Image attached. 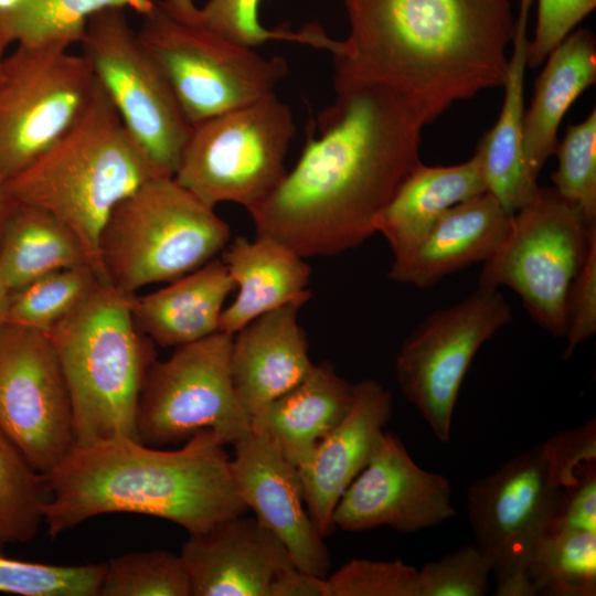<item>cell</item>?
<instances>
[{"label":"cell","instance_id":"cell-1","mask_svg":"<svg viewBox=\"0 0 596 596\" xmlns=\"http://www.w3.org/2000/svg\"><path fill=\"white\" fill-rule=\"evenodd\" d=\"M336 98L308 126L294 168L249 211L256 235L299 256L337 255L375 234V221L421 163L425 126L391 88L334 79Z\"/></svg>","mask_w":596,"mask_h":596},{"label":"cell","instance_id":"cell-2","mask_svg":"<svg viewBox=\"0 0 596 596\" xmlns=\"http://www.w3.org/2000/svg\"><path fill=\"white\" fill-rule=\"evenodd\" d=\"M349 34L334 79L384 85L424 124L503 84L515 21L509 0H344Z\"/></svg>","mask_w":596,"mask_h":596},{"label":"cell","instance_id":"cell-3","mask_svg":"<svg viewBox=\"0 0 596 596\" xmlns=\"http://www.w3.org/2000/svg\"><path fill=\"white\" fill-rule=\"evenodd\" d=\"M212 430H201L175 450L117 436L74 444L43 475L47 533L55 538L106 513H139L173 522L189 534L245 514L231 457Z\"/></svg>","mask_w":596,"mask_h":596},{"label":"cell","instance_id":"cell-4","mask_svg":"<svg viewBox=\"0 0 596 596\" xmlns=\"http://www.w3.org/2000/svg\"><path fill=\"white\" fill-rule=\"evenodd\" d=\"M157 177L161 175L97 82L81 118L7 179L6 189L15 203L41 207L70 226L104 281L98 244L108 216L121 200Z\"/></svg>","mask_w":596,"mask_h":596},{"label":"cell","instance_id":"cell-5","mask_svg":"<svg viewBox=\"0 0 596 596\" xmlns=\"http://www.w3.org/2000/svg\"><path fill=\"white\" fill-rule=\"evenodd\" d=\"M596 459V424L554 435L476 480L467 491L475 544L496 577L497 596H534L528 567L561 492Z\"/></svg>","mask_w":596,"mask_h":596},{"label":"cell","instance_id":"cell-6","mask_svg":"<svg viewBox=\"0 0 596 596\" xmlns=\"http://www.w3.org/2000/svg\"><path fill=\"white\" fill-rule=\"evenodd\" d=\"M131 297L99 280L47 333L65 377L75 444L117 436L137 439L138 400L157 359L155 343L134 319Z\"/></svg>","mask_w":596,"mask_h":596},{"label":"cell","instance_id":"cell-7","mask_svg":"<svg viewBox=\"0 0 596 596\" xmlns=\"http://www.w3.org/2000/svg\"><path fill=\"white\" fill-rule=\"evenodd\" d=\"M230 226L172 177H157L121 200L99 236L104 281L135 295L178 279L226 245Z\"/></svg>","mask_w":596,"mask_h":596},{"label":"cell","instance_id":"cell-8","mask_svg":"<svg viewBox=\"0 0 596 596\" xmlns=\"http://www.w3.org/2000/svg\"><path fill=\"white\" fill-rule=\"evenodd\" d=\"M295 132L289 106L269 94L193 125L172 178L212 209L233 202L249 212L285 177Z\"/></svg>","mask_w":596,"mask_h":596},{"label":"cell","instance_id":"cell-9","mask_svg":"<svg viewBox=\"0 0 596 596\" xmlns=\"http://www.w3.org/2000/svg\"><path fill=\"white\" fill-rule=\"evenodd\" d=\"M595 238L596 223L578 205L554 188H539L511 215L501 244L483 262L478 287L511 288L540 327L564 337L566 294Z\"/></svg>","mask_w":596,"mask_h":596},{"label":"cell","instance_id":"cell-10","mask_svg":"<svg viewBox=\"0 0 596 596\" xmlns=\"http://www.w3.org/2000/svg\"><path fill=\"white\" fill-rule=\"evenodd\" d=\"M142 18L138 39L191 126L275 93L288 73L283 56L260 55L203 25L182 22L159 1Z\"/></svg>","mask_w":596,"mask_h":596},{"label":"cell","instance_id":"cell-11","mask_svg":"<svg viewBox=\"0 0 596 596\" xmlns=\"http://www.w3.org/2000/svg\"><path fill=\"white\" fill-rule=\"evenodd\" d=\"M232 341L233 334L217 331L151 364L136 412L139 441L160 448L207 429L233 445L251 432L232 381Z\"/></svg>","mask_w":596,"mask_h":596},{"label":"cell","instance_id":"cell-12","mask_svg":"<svg viewBox=\"0 0 596 596\" xmlns=\"http://www.w3.org/2000/svg\"><path fill=\"white\" fill-rule=\"evenodd\" d=\"M64 44H17L0 63V174L7 180L54 145L85 113L96 77Z\"/></svg>","mask_w":596,"mask_h":596},{"label":"cell","instance_id":"cell-13","mask_svg":"<svg viewBox=\"0 0 596 596\" xmlns=\"http://www.w3.org/2000/svg\"><path fill=\"white\" fill-rule=\"evenodd\" d=\"M125 10L94 14L79 42L81 54L158 173L173 177L192 126Z\"/></svg>","mask_w":596,"mask_h":596},{"label":"cell","instance_id":"cell-14","mask_svg":"<svg viewBox=\"0 0 596 596\" xmlns=\"http://www.w3.org/2000/svg\"><path fill=\"white\" fill-rule=\"evenodd\" d=\"M512 319L499 289L480 288L427 317L403 342L395 362L396 382L441 443L470 363L498 330Z\"/></svg>","mask_w":596,"mask_h":596},{"label":"cell","instance_id":"cell-15","mask_svg":"<svg viewBox=\"0 0 596 596\" xmlns=\"http://www.w3.org/2000/svg\"><path fill=\"white\" fill-rule=\"evenodd\" d=\"M0 430L42 475L75 444L71 400L50 336L0 323Z\"/></svg>","mask_w":596,"mask_h":596},{"label":"cell","instance_id":"cell-16","mask_svg":"<svg viewBox=\"0 0 596 596\" xmlns=\"http://www.w3.org/2000/svg\"><path fill=\"white\" fill-rule=\"evenodd\" d=\"M448 479L421 468L400 437L384 432L368 465L339 499L332 524L347 532L390 526L402 533L455 515Z\"/></svg>","mask_w":596,"mask_h":596},{"label":"cell","instance_id":"cell-17","mask_svg":"<svg viewBox=\"0 0 596 596\" xmlns=\"http://www.w3.org/2000/svg\"><path fill=\"white\" fill-rule=\"evenodd\" d=\"M233 447L232 471L248 510L283 542L297 568L327 577L330 552L307 510L297 467L252 429Z\"/></svg>","mask_w":596,"mask_h":596},{"label":"cell","instance_id":"cell-18","mask_svg":"<svg viewBox=\"0 0 596 596\" xmlns=\"http://www.w3.org/2000/svg\"><path fill=\"white\" fill-rule=\"evenodd\" d=\"M180 556L192 596H269L275 577L295 566L283 542L245 514L189 534Z\"/></svg>","mask_w":596,"mask_h":596},{"label":"cell","instance_id":"cell-19","mask_svg":"<svg viewBox=\"0 0 596 596\" xmlns=\"http://www.w3.org/2000/svg\"><path fill=\"white\" fill-rule=\"evenodd\" d=\"M392 409V394L377 381L355 383L349 412L298 469L307 510L323 538L333 532V510L371 459Z\"/></svg>","mask_w":596,"mask_h":596},{"label":"cell","instance_id":"cell-20","mask_svg":"<svg viewBox=\"0 0 596 596\" xmlns=\"http://www.w3.org/2000/svg\"><path fill=\"white\" fill-rule=\"evenodd\" d=\"M302 305L290 302L270 310L233 334L232 381L251 417L300 383L315 366L298 322Z\"/></svg>","mask_w":596,"mask_h":596},{"label":"cell","instance_id":"cell-21","mask_svg":"<svg viewBox=\"0 0 596 596\" xmlns=\"http://www.w3.org/2000/svg\"><path fill=\"white\" fill-rule=\"evenodd\" d=\"M510 219L490 192L458 203L418 244L394 257L387 276L396 283L425 288L475 263L486 262L501 244Z\"/></svg>","mask_w":596,"mask_h":596},{"label":"cell","instance_id":"cell-22","mask_svg":"<svg viewBox=\"0 0 596 596\" xmlns=\"http://www.w3.org/2000/svg\"><path fill=\"white\" fill-rule=\"evenodd\" d=\"M533 0H521L503 81L504 97L493 127L480 140V159L487 190L510 215L528 204L539 190L523 153L524 76L528 66V20Z\"/></svg>","mask_w":596,"mask_h":596},{"label":"cell","instance_id":"cell-23","mask_svg":"<svg viewBox=\"0 0 596 596\" xmlns=\"http://www.w3.org/2000/svg\"><path fill=\"white\" fill-rule=\"evenodd\" d=\"M354 384L329 362L315 364L296 386L251 417V429L269 439L297 469L349 412Z\"/></svg>","mask_w":596,"mask_h":596},{"label":"cell","instance_id":"cell-24","mask_svg":"<svg viewBox=\"0 0 596 596\" xmlns=\"http://www.w3.org/2000/svg\"><path fill=\"white\" fill-rule=\"evenodd\" d=\"M222 260L238 294L221 312V332L235 334L263 313L290 302L305 305L310 298V267L304 257L273 237H236Z\"/></svg>","mask_w":596,"mask_h":596},{"label":"cell","instance_id":"cell-25","mask_svg":"<svg viewBox=\"0 0 596 596\" xmlns=\"http://www.w3.org/2000/svg\"><path fill=\"white\" fill-rule=\"evenodd\" d=\"M234 288L224 262L211 259L157 291L132 295L131 312L155 344L177 348L219 331L224 301Z\"/></svg>","mask_w":596,"mask_h":596},{"label":"cell","instance_id":"cell-26","mask_svg":"<svg viewBox=\"0 0 596 596\" xmlns=\"http://www.w3.org/2000/svg\"><path fill=\"white\" fill-rule=\"evenodd\" d=\"M488 192L480 159L454 166L413 169L375 221V233L389 243L393 257L418 244L453 206Z\"/></svg>","mask_w":596,"mask_h":596},{"label":"cell","instance_id":"cell-27","mask_svg":"<svg viewBox=\"0 0 596 596\" xmlns=\"http://www.w3.org/2000/svg\"><path fill=\"white\" fill-rule=\"evenodd\" d=\"M523 117V153L538 179L555 153L560 124L577 97L596 82V42L590 31H572L546 57Z\"/></svg>","mask_w":596,"mask_h":596},{"label":"cell","instance_id":"cell-28","mask_svg":"<svg viewBox=\"0 0 596 596\" xmlns=\"http://www.w3.org/2000/svg\"><path fill=\"white\" fill-rule=\"evenodd\" d=\"M79 265L89 266L70 226L41 207L15 204L0 241V274L11 291Z\"/></svg>","mask_w":596,"mask_h":596},{"label":"cell","instance_id":"cell-29","mask_svg":"<svg viewBox=\"0 0 596 596\" xmlns=\"http://www.w3.org/2000/svg\"><path fill=\"white\" fill-rule=\"evenodd\" d=\"M156 0H22L0 14V30L9 44H79L88 20L99 11L130 9L149 13Z\"/></svg>","mask_w":596,"mask_h":596},{"label":"cell","instance_id":"cell-30","mask_svg":"<svg viewBox=\"0 0 596 596\" xmlns=\"http://www.w3.org/2000/svg\"><path fill=\"white\" fill-rule=\"evenodd\" d=\"M528 577L535 595H596V532L547 530L536 543Z\"/></svg>","mask_w":596,"mask_h":596},{"label":"cell","instance_id":"cell-31","mask_svg":"<svg viewBox=\"0 0 596 596\" xmlns=\"http://www.w3.org/2000/svg\"><path fill=\"white\" fill-rule=\"evenodd\" d=\"M47 499L44 476L0 430V551L36 535Z\"/></svg>","mask_w":596,"mask_h":596},{"label":"cell","instance_id":"cell-32","mask_svg":"<svg viewBox=\"0 0 596 596\" xmlns=\"http://www.w3.org/2000/svg\"><path fill=\"white\" fill-rule=\"evenodd\" d=\"M100 279L88 265L56 270L12 290L3 322L49 333Z\"/></svg>","mask_w":596,"mask_h":596},{"label":"cell","instance_id":"cell-33","mask_svg":"<svg viewBox=\"0 0 596 596\" xmlns=\"http://www.w3.org/2000/svg\"><path fill=\"white\" fill-rule=\"evenodd\" d=\"M99 596H192V588L180 554L151 550L110 558Z\"/></svg>","mask_w":596,"mask_h":596},{"label":"cell","instance_id":"cell-34","mask_svg":"<svg viewBox=\"0 0 596 596\" xmlns=\"http://www.w3.org/2000/svg\"><path fill=\"white\" fill-rule=\"evenodd\" d=\"M260 0H207L200 8V21L204 28L243 45L256 47L267 41H289L322 49L333 53L338 40H333L317 24H306L298 32L289 29H266L258 19Z\"/></svg>","mask_w":596,"mask_h":596},{"label":"cell","instance_id":"cell-35","mask_svg":"<svg viewBox=\"0 0 596 596\" xmlns=\"http://www.w3.org/2000/svg\"><path fill=\"white\" fill-rule=\"evenodd\" d=\"M106 563L54 565L25 562L0 551V593L21 596H99Z\"/></svg>","mask_w":596,"mask_h":596},{"label":"cell","instance_id":"cell-36","mask_svg":"<svg viewBox=\"0 0 596 596\" xmlns=\"http://www.w3.org/2000/svg\"><path fill=\"white\" fill-rule=\"evenodd\" d=\"M555 153L557 170L552 174L555 191L581 207L596 223V110L579 124L570 125Z\"/></svg>","mask_w":596,"mask_h":596},{"label":"cell","instance_id":"cell-37","mask_svg":"<svg viewBox=\"0 0 596 596\" xmlns=\"http://www.w3.org/2000/svg\"><path fill=\"white\" fill-rule=\"evenodd\" d=\"M327 579L331 596H418V570L400 560L353 558Z\"/></svg>","mask_w":596,"mask_h":596},{"label":"cell","instance_id":"cell-38","mask_svg":"<svg viewBox=\"0 0 596 596\" xmlns=\"http://www.w3.org/2000/svg\"><path fill=\"white\" fill-rule=\"evenodd\" d=\"M491 566L473 543L418 570V596H482L489 590Z\"/></svg>","mask_w":596,"mask_h":596},{"label":"cell","instance_id":"cell-39","mask_svg":"<svg viewBox=\"0 0 596 596\" xmlns=\"http://www.w3.org/2000/svg\"><path fill=\"white\" fill-rule=\"evenodd\" d=\"M596 7V0H538L534 38L529 42L528 66L538 67Z\"/></svg>","mask_w":596,"mask_h":596},{"label":"cell","instance_id":"cell-40","mask_svg":"<svg viewBox=\"0 0 596 596\" xmlns=\"http://www.w3.org/2000/svg\"><path fill=\"white\" fill-rule=\"evenodd\" d=\"M596 333V238L592 242L582 267L573 278L565 300V334L568 358L583 342Z\"/></svg>","mask_w":596,"mask_h":596},{"label":"cell","instance_id":"cell-41","mask_svg":"<svg viewBox=\"0 0 596 596\" xmlns=\"http://www.w3.org/2000/svg\"><path fill=\"white\" fill-rule=\"evenodd\" d=\"M549 530L596 532L595 461L584 467L575 483L562 490Z\"/></svg>","mask_w":596,"mask_h":596},{"label":"cell","instance_id":"cell-42","mask_svg":"<svg viewBox=\"0 0 596 596\" xmlns=\"http://www.w3.org/2000/svg\"><path fill=\"white\" fill-rule=\"evenodd\" d=\"M269 596H331L327 577L290 567L280 572L269 587Z\"/></svg>","mask_w":596,"mask_h":596},{"label":"cell","instance_id":"cell-43","mask_svg":"<svg viewBox=\"0 0 596 596\" xmlns=\"http://www.w3.org/2000/svg\"><path fill=\"white\" fill-rule=\"evenodd\" d=\"M160 4L174 18L182 22L201 25L200 8L193 0H162Z\"/></svg>","mask_w":596,"mask_h":596},{"label":"cell","instance_id":"cell-44","mask_svg":"<svg viewBox=\"0 0 596 596\" xmlns=\"http://www.w3.org/2000/svg\"><path fill=\"white\" fill-rule=\"evenodd\" d=\"M15 204L6 189V179L0 174V241L6 223Z\"/></svg>","mask_w":596,"mask_h":596},{"label":"cell","instance_id":"cell-45","mask_svg":"<svg viewBox=\"0 0 596 596\" xmlns=\"http://www.w3.org/2000/svg\"><path fill=\"white\" fill-rule=\"evenodd\" d=\"M11 290L0 274V323L3 322Z\"/></svg>","mask_w":596,"mask_h":596},{"label":"cell","instance_id":"cell-46","mask_svg":"<svg viewBox=\"0 0 596 596\" xmlns=\"http://www.w3.org/2000/svg\"><path fill=\"white\" fill-rule=\"evenodd\" d=\"M22 0H0V14L14 10Z\"/></svg>","mask_w":596,"mask_h":596},{"label":"cell","instance_id":"cell-47","mask_svg":"<svg viewBox=\"0 0 596 596\" xmlns=\"http://www.w3.org/2000/svg\"><path fill=\"white\" fill-rule=\"evenodd\" d=\"M10 44L7 42V40L4 39L1 30H0V63L2 62L3 57L6 56L4 55V52L7 50V47L9 46Z\"/></svg>","mask_w":596,"mask_h":596}]
</instances>
